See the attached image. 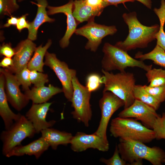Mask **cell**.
<instances>
[{
    "instance_id": "d590c367",
    "label": "cell",
    "mask_w": 165,
    "mask_h": 165,
    "mask_svg": "<svg viewBox=\"0 0 165 165\" xmlns=\"http://www.w3.org/2000/svg\"><path fill=\"white\" fill-rule=\"evenodd\" d=\"M28 15V14L27 13L18 18L16 26L19 31H21L22 29L24 28H29V23L26 20V17Z\"/></svg>"
},
{
    "instance_id": "d4e9b609",
    "label": "cell",
    "mask_w": 165,
    "mask_h": 165,
    "mask_svg": "<svg viewBox=\"0 0 165 165\" xmlns=\"http://www.w3.org/2000/svg\"><path fill=\"white\" fill-rule=\"evenodd\" d=\"M133 95L135 99L139 100L150 106L156 111L159 108L161 103L148 93L144 86L135 85L134 89Z\"/></svg>"
},
{
    "instance_id": "8992f818",
    "label": "cell",
    "mask_w": 165,
    "mask_h": 165,
    "mask_svg": "<svg viewBox=\"0 0 165 165\" xmlns=\"http://www.w3.org/2000/svg\"><path fill=\"white\" fill-rule=\"evenodd\" d=\"M76 75L72 79L73 93L71 102L74 110L71 114L73 118L88 127L92 116L90 104L91 92L80 83Z\"/></svg>"
},
{
    "instance_id": "ffe728a7",
    "label": "cell",
    "mask_w": 165,
    "mask_h": 165,
    "mask_svg": "<svg viewBox=\"0 0 165 165\" xmlns=\"http://www.w3.org/2000/svg\"><path fill=\"white\" fill-rule=\"evenodd\" d=\"M62 92V89L50 84L47 86H34L25 91L24 94L33 103L40 104L47 102L53 96Z\"/></svg>"
},
{
    "instance_id": "277c9868",
    "label": "cell",
    "mask_w": 165,
    "mask_h": 165,
    "mask_svg": "<svg viewBox=\"0 0 165 165\" xmlns=\"http://www.w3.org/2000/svg\"><path fill=\"white\" fill-rule=\"evenodd\" d=\"M110 131L115 138H128L144 143L151 142L155 139L152 129L148 128L136 119L118 117L112 119Z\"/></svg>"
},
{
    "instance_id": "f35d334b",
    "label": "cell",
    "mask_w": 165,
    "mask_h": 165,
    "mask_svg": "<svg viewBox=\"0 0 165 165\" xmlns=\"http://www.w3.org/2000/svg\"><path fill=\"white\" fill-rule=\"evenodd\" d=\"M106 7L113 5L117 6L119 4L122 3L125 6V3L127 2H134L135 0H103Z\"/></svg>"
},
{
    "instance_id": "83f0119b",
    "label": "cell",
    "mask_w": 165,
    "mask_h": 165,
    "mask_svg": "<svg viewBox=\"0 0 165 165\" xmlns=\"http://www.w3.org/2000/svg\"><path fill=\"white\" fill-rule=\"evenodd\" d=\"M19 8L16 0H0V14L1 16H11Z\"/></svg>"
},
{
    "instance_id": "3957f363",
    "label": "cell",
    "mask_w": 165,
    "mask_h": 165,
    "mask_svg": "<svg viewBox=\"0 0 165 165\" xmlns=\"http://www.w3.org/2000/svg\"><path fill=\"white\" fill-rule=\"evenodd\" d=\"M101 82L104 85L103 92H112L124 102V109L131 105L135 99L133 90L135 85L134 74L126 72L114 74L102 69Z\"/></svg>"
},
{
    "instance_id": "f1b7e54d",
    "label": "cell",
    "mask_w": 165,
    "mask_h": 165,
    "mask_svg": "<svg viewBox=\"0 0 165 165\" xmlns=\"http://www.w3.org/2000/svg\"><path fill=\"white\" fill-rule=\"evenodd\" d=\"M152 130L155 134V139H165V112H163L162 116L160 115L156 119Z\"/></svg>"
},
{
    "instance_id": "4dcf8cb0",
    "label": "cell",
    "mask_w": 165,
    "mask_h": 165,
    "mask_svg": "<svg viewBox=\"0 0 165 165\" xmlns=\"http://www.w3.org/2000/svg\"><path fill=\"white\" fill-rule=\"evenodd\" d=\"M100 76L96 73H93L87 75L86 79V86L88 90L92 92L98 90L102 84Z\"/></svg>"
},
{
    "instance_id": "2e32d148",
    "label": "cell",
    "mask_w": 165,
    "mask_h": 165,
    "mask_svg": "<svg viewBox=\"0 0 165 165\" xmlns=\"http://www.w3.org/2000/svg\"><path fill=\"white\" fill-rule=\"evenodd\" d=\"M36 47V44L28 38L20 42L14 48L13 66L9 70L13 73H16L27 66Z\"/></svg>"
},
{
    "instance_id": "cb8c5ba5",
    "label": "cell",
    "mask_w": 165,
    "mask_h": 165,
    "mask_svg": "<svg viewBox=\"0 0 165 165\" xmlns=\"http://www.w3.org/2000/svg\"><path fill=\"white\" fill-rule=\"evenodd\" d=\"M134 58L143 61L146 60H151L155 64L165 68V51L157 45L148 53L143 54L138 52L135 55Z\"/></svg>"
},
{
    "instance_id": "836d02e7",
    "label": "cell",
    "mask_w": 165,
    "mask_h": 165,
    "mask_svg": "<svg viewBox=\"0 0 165 165\" xmlns=\"http://www.w3.org/2000/svg\"><path fill=\"white\" fill-rule=\"evenodd\" d=\"M117 145H116L112 156L108 159L101 158L100 161L107 165H127L128 163L119 156Z\"/></svg>"
},
{
    "instance_id": "52a82bcc",
    "label": "cell",
    "mask_w": 165,
    "mask_h": 165,
    "mask_svg": "<svg viewBox=\"0 0 165 165\" xmlns=\"http://www.w3.org/2000/svg\"><path fill=\"white\" fill-rule=\"evenodd\" d=\"M36 133L32 123L25 116L21 115L9 129L1 133L3 154L6 156L14 147L20 145L23 140L33 137Z\"/></svg>"
},
{
    "instance_id": "5bb4252c",
    "label": "cell",
    "mask_w": 165,
    "mask_h": 165,
    "mask_svg": "<svg viewBox=\"0 0 165 165\" xmlns=\"http://www.w3.org/2000/svg\"><path fill=\"white\" fill-rule=\"evenodd\" d=\"M52 102H46L40 104L33 103L30 109L26 113L25 116L32 123L36 133L52 127L56 121L52 120L47 121V113Z\"/></svg>"
},
{
    "instance_id": "f546056e",
    "label": "cell",
    "mask_w": 165,
    "mask_h": 165,
    "mask_svg": "<svg viewBox=\"0 0 165 165\" xmlns=\"http://www.w3.org/2000/svg\"><path fill=\"white\" fill-rule=\"evenodd\" d=\"M30 71L27 66L15 73V76L17 81L20 85L22 86L23 90L24 91L30 89L29 87L31 84L30 78Z\"/></svg>"
},
{
    "instance_id": "9c48e42d",
    "label": "cell",
    "mask_w": 165,
    "mask_h": 165,
    "mask_svg": "<svg viewBox=\"0 0 165 165\" xmlns=\"http://www.w3.org/2000/svg\"><path fill=\"white\" fill-rule=\"evenodd\" d=\"M94 18L89 20L86 25L76 29L75 33L86 38L88 41L85 46V49L95 52L104 38L113 35L117 30L114 25L107 26L97 24L94 22Z\"/></svg>"
},
{
    "instance_id": "ba28073f",
    "label": "cell",
    "mask_w": 165,
    "mask_h": 165,
    "mask_svg": "<svg viewBox=\"0 0 165 165\" xmlns=\"http://www.w3.org/2000/svg\"><path fill=\"white\" fill-rule=\"evenodd\" d=\"M45 57V65L54 72L61 83L65 97L71 102L73 93L72 79L76 73V70L69 68L66 63L59 60L54 53L47 51Z\"/></svg>"
},
{
    "instance_id": "30bf717a",
    "label": "cell",
    "mask_w": 165,
    "mask_h": 165,
    "mask_svg": "<svg viewBox=\"0 0 165 165\" xmlns=\"http://www.w3.org/2000/svg\"><path fill=\"white\" fill-rule=\"evenodd\" d=\"M123 101L112 92H103L102 97L99 102L101 116L96 134L108 141L107 136V130L108 123L113 114L119 108L124 106Z\"/></svg>"
},
{
    "instance_id": "ac0fdd59",
    "label": "cell",
    "mask_w": 165,
    "mask_h": 165,
    "mask_svg": "<svg viewBox=\"0 0 165 165\" xmlns=\"http://www.w3.org/2000/svg\"><path fill=\"white\" fill-rule=\"evenodd\" d=\"M5 79L4 75H0V115L2 119L6 130L9 129L13 125V121L18 120L21 115L15 114L10 109L5 90Z\"/></svg>"
},
{
    "instance_id": "8d00e7d4",
    "label": "cell",
    "mask_w": 165,
    "mask_h": 165,
    "mask_svg": "<svg viewBox=\"0 0 165 165\" xmlns=\"http://www.w3.org/2000/svg\"><path fill=\"white\" fill-rule=\"evenodd\" d=\"M86 3L90 6L102 11L106 7L103 0H85Z\"/></svg>"
},
{
    "instance_id": "d6a6232c",
    "label": "cell",
    "mask_w": 165,
    "mask_h": 165,
    "mask_svg": "<svg viewBox=\"0 0 165 165\" xmlns=\"http://www.w3.org/2000/svg\"><path fill=\"white\" fill-rule=\"evenodd\" d=\"M145 90L160 103L165 100V86L151 87L144 85Z\"/></svg>"
},
{
    "instance_id": "7a4b0ae2",
    "label": "cell",
    "mask_w": 165,
    "mask_h": 165,
    "mask_svg": "<svg viewBox=\"0 0 165 165\" xmlns=\"http://www.w3.org/2000/svg\"><path fill=\"white\" fill-rule=\"evenodd\" d=\"M117 146L121 157L128 165H142L144 159L153 165H161L165 158V152L160 147H149L128 138H119Z\"/></svg>"
},
{
    "instance_id": "e575fe53",
    "label": "cell",
    "mask_w": 165,
    "mask_h": 165,
    "mask_svg": "<svg viewBox=\"0 0 165 165\" xmlns=\"http://www.w3.org/2000/svg\"><path fill=\"white\" fill-rule=\"evenodd\" d=\"M15 53L14 49L10 43H3L0 47V54L5 57L12 58Z\"/></svg>"
},
{
    "instance_id": "60d3db41",
    "label": "cell",
    "mask_w": 165,
    "mask_h": 165,
    "mask_svg": "<svg viewBox=\"0 0 165 165\" xmlns=\"http://www.w3.org/2000/svg\"><path fill=\"white\" fill-rule=\"evenodd\" d=\"M141 3L148 8L151 9L152 2L151 0H136Z\"/></svg>"
},
{
    "instance_id": "7c38bea8",
    "label": "cell",
    "mask_w": 165,
    "mask_h": 165,
    "mask_svg": "<svg viewBox=\"0 0 165 165\" xmlns=\"http://www.w3.org/2000/svg\"><path fill=\"white\" fill-rule=\"evenodd\" d=\"M0 72L5 77V90L8 102L15 109L19 111L28 104L30 100L21 92L20 85L15 75L7 69L0 68Z\"/></svg>"
},
{
    "instance_id": "ab89813d",
    "label": "cell",
    "mask_w": 165,
    "mask_h": 165,
    "mask_svg": "<svg viewBox=\"0 0 165 165\" xmlns=\"http://www.w3.org/2000/svg\"><path fill=\"white\" fill-rule=\"evenodd\" d=\"M18 18L16 17L11 16L10 18L8 19L7 22L4 24L3 27H9L11 26H16Z\"/></svg>"
},
{
    "instance_id": "8fae6325",
    "label": "cell",
    "mask_w": 165,
    "mask_h": 165,
    "mask_svg": "<svg viewBox=\"0 0 165 165\" xmlns=\"http://www.w3.org/2000/svg\"><path fill=\"white\" fill-rule=\"evenodd\" d=\"M160 116L153 108L137 99L118 115L120 117L134 118L137 120H140L145 127L151 129H152L156 119Z\"/></svg>"
},
{
    "instance_id": "74e56055",
    "label": "cell",
    "mask_w": 165,
    "mask_h": 165,
    "mask_svg": "<svg viewBox=\"0 0 165 165\" xmlns=\"http://www.w3.org/2000/svg\"><path fill=\"white\" fill-rule=\"evenodd\" d=\"M0 66L3 68L9 70L13 66V59L7 57H4L1 61Z\"/></svg>"
},
{
    "instance_id": "4316f807",
    "label": "cell",
    "mask_w": 165,
    "mask_h": 165,
    "mask_svg": "<svg viewBox=\"0 0 165 165\" xmlns=\"http://www.w3.org/2000/svg\"><path fill=\"white\" fill-rule=\"evenodd\" d=\"M145 76L149 83V86H165V70L162 68L151 69L147 71Z\"/></svg>"
},
{
    "instance_id": "484cf974",
    "label": "cell",
    "mask_w": 165,
    "mask_h": 165,
    "mask_svg": "<svg viewBox=\"0 0 165 165\" xmlns=\"http://www.w3.org/2000/svg\"><path fill=\"white\" fill-rule=\"evenodd\" d=\"M153 10L158 17L160 22L159 30L156 36V45L165 51V32L164 30L165 23V0H161L160 7L155 8Z\"/></svg>"
},
{
    "instance_id": "b9f144b4",
    "label": "cell",
    "mask_w": 165,
    "mask_h": 165,
    "mask_svg": "<svg viewBox=\"0 0 165 165\" xmlns=\"http://www.w3.org/2000/svg\"><path fill=\"white\" fill-rule=\"evenodd\" d=\"M162 163H165V158L162 161Z\"/></svg>"
},
{
    "instance_id": "7bdbcfd3",
    "label": "cell",
    "mask_w": 165,
    "mask_h": 165,
    "mask_svg": "<svg viewBox=\"0 0 165 165\" xmlns=\"http://www.w3.org/2000/svg\"><path fill=\"white\" fill-rule=\"evenodd\" d=\"M25 0H18V1L19 2H21L22 1H24Z\"/></svg>"
},
{
    "instance_id": "9a60e30c",
    "label": "cell",
    "mask_w": 165,
    "mask_h": 165,
    "mask_svg": "<svg viewBox=\"0 0 165 165\" xmlns=\"http://www.w3.org/2000/svg\"><path fill=\"white\" fill-rule=\"evenodd\" d=\"M73 5L74 2L71 0L67 3L62 6H48L47 7L48 15L63 13L66 16L67 29L64 35L59 42L60 46L62 48L68 46L70 39L76 29L77 24L76 19L73 15Z\"/></svg>"
},
{
    "instance_id": "e0dca14e",
    "label": "cell",
    "mask_w": 165,
    "mask_h": 165,
    "mask_svg": "<svg viewBox=\"0 0 165 165\" xmlns=\"http://www.w3.org/2000/svg\"><path fill=\"white\" fill-rule=\"evenodd\" d=\"M50 145L42 137L25 145H20L13 148L6 156H21L25 155H34L38 159Z\"/></svg>"
},
{
    "instance_id": "1f68e13d",
    "label": "cell",
    "mask_w": 165,
    "mask_h": 165,
    "mask_svg": "<svg viewBox=\"0 0 165 165\" xmlns=\"http://www.w3.org/2000/svg\"><path fill=\"white\" fill-rule=\"evenodd\" d=\"M30 78L31 83L35 87L44 86L49 81L47 74L35 70L30 71Z\"/></svg>"
},
{
    "instance_id": "6da1fadb",
    "label": "cell",
    "mask_w": 165,
    "mask_h": 165,
    "mask_svg": "<svg viewBox=\"0 0 165 165\" xmlns=\"http://www.w3.org/2000/svg\"><path fill=\"white\" fill-rule=\"evenodd\" d=\"M122 17L127 25L129 34L123 41L117 42L115 46L127 52L137 48H144L156 38L159 29L157 24L147 26L142 24L138 20L135 12L124 13Z\"/></svg>"
},
{
    "instance_id": "603a6c76",
    "label": "cell",
    "mask_w": 165,
    "mask_h": 165,
    "mask_svg": "<svg viewBox=\"0 0 165 165\" xmlns=\"http://www.w3.org/2000/svg\"><path fill=\"white\" fill-rule=\"evenodd\" d=\"M52 43L51 40L49 39L46 45L42 46L41 45L37 47L33 56L27 65V68L30 71L35 70L43 72V67L45 65L43 58L47 50Z\"/></svg>"
},
{
    "instance_id": "d6986e66",
    "label": "cell",
    "mask_w": 165,
    "mask_h": 165,
    "mask_svg": "<svg viewBox=\"0 0 165 165\" xmlns=\"http://www.w3.org/2000/svg\"><path fill=\"white\" fill-rule=\"evenodd\" d=\"M37 3L33 2L38 7L36 16L31 22L29 23L28 30V39L32 41L35 40L37 38L38 31L39 27L45 22L51 23L55 20L50 18L47 14L46 8L48 6L46 0H36Z\"/></svg>"
},
{
    "instance_id": "4fadbf2b",
    "label": "cell",
    "mask_w": 165,
    "mask_h": 165,
    "mask_svg": "<svg viewBox=\"0 0 165 165\" xmlns=\"http://www.w3.org/2000/svg\"><path fill=\"white\" fill-rule=\"evenodd\" d=\"M70 144L72 150L75 152H83L89 148L105 152L109 149L108 141L95 133L87 134L82 132H77L73 136Z\"/></svg>"
},
{
    "instance_id": "7402d4cb",
    "label": "cell",
    "mask_w": 165,
    "mask_h": 165,
    "mask_svg": "<svg viewBox=\"0 0 165 165\" xmlns=\"http://www.w3.org/2000/svg\"><path fill=\"white\" fill-rule=\"evenodd\" d=\"M73 15L79 23L89 21L99 16L103 11L88 5L85 0H76L74 2Z\"/></svg>"
},
{
    "instance_id": "44dd1931",
    "label": "cell",
    "mask_w": 165,
    "mask_h": 165,
    "mask_svg": "<svg viewBox=\"0 0 165 165\" xmlns=\"http://www.w3.org/2000/svg\"><path fill=\"white\" fill-rule=\"evenodd\" d=\"M41 132L42 137L54 150H56L60 145H66L70 144L73 136L70 133L50 128L45 129Z\"/></svg>"
},
{
    "instance_id": "5b68a950",
    "label": "cell",
    "mask_w": 165,
    "mask_h": 165,
    "mask_svg": "<svg viewBox=\"0 0 165 165\" xmlns=\"http://www.w3.org/2000/svg\"><path fill=\"white\" fill-rule=\"evenodd\" d=\"M102 51L104 55L101 61V67L105 71L118 70L123 72L129 67H138L146 72L152 69V64L147 65L143 61L132 57L127 52L109 43H105Z\"/></svg>"
}]
</instances>
